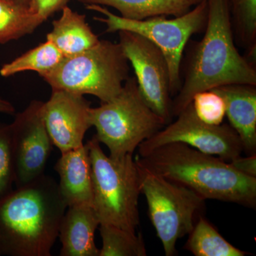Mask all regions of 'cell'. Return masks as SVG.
I'll return each mask as SVG.
<instances>
[{
  "instance_id": "25",
  "label": "cell",
  "mask_w": 256,
  "mask_h": 256,
  "mask_svg": "<svg viewBox=\"0 0 256 256\" xmlns=\"http://www.w3.org/2000/svg\"><path fill=\"white\" fill-rule=\"evenodd\" d=\"M69 0H32V10L44 22L58 10H62Z\"/></svg>"
},
{
  "instance_id": "12",
  "label": "cell",
  "mask_w": 256,
  "mask_h": 256,
  "mask_svg": "<svg viewBox=\"0 0 256 256\" xmlns=\"http://www.w3.org/2000/svg\"><path fill=\"white\" fill-rule=\"evenodd\" d=\"M90 108L84 96L62 90H52L50 98L44 102L45 126L60 152L84 146V136L92 127Z\"/></svg>"
},
{
  "instance_id": "10",
  "label": "cell",
  "mask_w": 256,
  "mask_h": 256,
  "mask_svg": "<svg viewBox=\"0 0 256 256\" xmlns=\"http://www.w3.org/2000/svg\"><path fill=\"white\" fill-rule=\"evenodd\" d=\"M119 44L132 65L143 99L165 124L172 121L169 66L162 50L138 34L119 31Z\"/></svg>"
},
{
  "instance_id": "9",
  "label": "cell",
  "mask_w": 256,
  "mask_h": 256,
  "mask_svg": "<svg viewBox=\"0 0 256 256\" xmlns=\"http://www.w3.org/2000/svg\"><path fill=\"white\" fill-rule=\"evenodd\" d=\"M175 118L174 121L140 144L138 156L173 142L184 143L228 162L242 156V141L230 124L210 126L202 122L195 114L192 102Z\"/></svg>"
},
{
  "instance_id": "6",
  "label": "cell",
  "mask_w": 256,
  "mask_h": 256,
  "mask_svg": "<svg viewBox=\"0 0 256 256\" xmlns=\"http://www.w3.org/2000/svg\"><path fill=\"white\" fill-rule=\"evenodd\" d=\"M90 120L96 139L108 148L112 158L133 154L166 124L146 104L134 77L126 80L114 99L90 108Z\"/></svg>"
},
{
  "instance_id": "28",
  "label": "cell",
  "mask_w": 256,
  "mask_h": 256,
  "mask_svg": "<svg viewBox=\"0 0 256 256\" xmlns=\"http://www.w3.org/2000/svg\"><path fill=\"white\" fill-rule=\"evenodd\" d=\"M6 1L11 2L15 3V4L22 5V6H25V8H30L32 11H34V10H32V0H6Z\"/></svg>"
},
{
  "instance_id": "4",
  "label": "cell",
  "mask_w": 256,
  "mask_h": 256,
  "mask_svg": "<svg viewBox=\"0 0 256 256\" xmlns=\"http://www.w3.org/2000/svg\"><path fill=\"white\" fill-rule=\"evenodd\" d=\"M92 164V208L100 225L136 233L140 224L139 172L133 154L106 156L95 136L87 142Z\"/></svg>"
},
{
  "instance_id": "5",
  "label": "cell",
  "mask_w": 256,
  "mask_h": 256,
  "mask_svg": "<svg viewBox=\"0 0 256 256\" xmlns=\"http://www.w3.org/2000/svg\"><path fill=\"white\" fill-rule=\"evenodd\" d=\"M129 64L119 43L100 40L90 50L64 57L41 77L52 90L94 96L106 102L122 90L130 77Z\"/></svg>"
},
{
  "instance_id": "27",
  "label": "cell",
  "mask_w": 256,
  "mask_h": 256,
  "mask_svg": "<svg viewBox=\"0 0 256 256\" xmlns=\"http://www.w3.org/2000/svg\"><path fill=\"white\" fill-rule=\"evenodd\" d=\"M15 112L14 106L4 99L0 98V114H12Z\"/></svg>"
},
{
  "instance_id": "13",
  "label": "cell",
  "mask_w": 256,
  "mask_h": 256,
  "mask_svg": "<svg viewBox=\"0 0 256 256\" xmlns=\"http://www.w3.org/2000/svg\"><path fill=\"white\" fill-rule=\"evenodd\" d=\"M223 98L226 116L238 134L244 152L256 153V86L232 84L210 89Z\"/></svg>"
},
{
  "instance_id": "15",
  "label": "cell",
  "mask_w": 256,
  "mask_h": 256,
  "mask_svg": "<svg viewBox=\"0 0 256 256\" xmlns=\"http://www.w3.org/2000/svg\"><path fill=\"white\" fill-rule=\"evenodd\" d=\"M100 222L92 206L67 207L60 222L58 236L62 242L60 256H99L95 232Z\"/></svg>"
},
{
  "instance_id": "23",
  "label": "cell",
  "mask_w": 256,
  "mask_h": 256,
  "mask_svg": "<svg viewBox=\"0 0 256 256\" xmlns=\"http://www.w3.org/2000/svg\"><path fill=\"white\" fill-rule=\"evenodd\" d=\"M192 106L197 118L210 126H220L226 116L223 98L212 90L197 92L192 98Z\"/></svg>"
},
{
  "instance_id": "26",
  "label": "cell",
  "mask_w": 256,
  "mask_h": 256,
  "mask_svg": "<svg viewBox=\"0 0 256 256\" xmlns=\"http://www.w3.org/2000/svg\"><path fill=\"white\" fill-rule=\"evenodd\" d=\"M229 162L240 173L252 178H256V154L246 156V158H242L240 156L230 160Z\"/></svg>"
},
{
  "instance_id": "8",
  "label": "cell",
  "mask_w": 256,
  "mask_h": 256,
  "mask_svg": "<svg viewBox=\"0 0 256 256\" xmlns=\"http://www.w3.org/2000/svg\"><path fill=\"white\" fill-rule=\"evenodd\" d=\"M136 162L141 193L146 196L152 224L165 256H174L178 240L192 232L197 214L204 208L206 200L190 188Z\"/></svg>"
},
{
  "instance_id": "2",
  "label": "cell",
  "mask_w": 256,
  "mask_h": 256,
  "mask_svg": "<svg viewBox=\"0 0 256 256\" xmlns=\"http://www.w3.org/2000/svg\"><path fill=\"white\" fill-rule=\"evenodd\" d=\"M58 184L44 174L0 198V256H50L67 210Z\"/></svg>"
},
{
  "instance_id": "20",
  "label": "cell",
  "mask_w": 256,
  "mask_h": 256,
  "mask_svg": "<svg viewBox=\"0 0 256 256\" xmlns=\"http://www.w3.org/2000/svg\"><path fill=\"white\" fill-rule=\"evenodd\" d=\"M43 22L41 18L30 8L0 0V44L30 34Z\"/></svg>"
},
{
  "instance_id": "19",
  "label": "cell",
  "mask_w": 256,
  "mask_h": 256,
  "mask_svg": "<svg viewBox=\"0 0 256 256\" xmlns=\"http://www.w3.org/2000/svg\"><path fill=\"white\" fill-rule=\"evenodd\" d=\"M228 3L236 44L256 64V0H228Z\"/></svg>"
},
{
  "instance_id": "17",
  "label": "cell",
  "mask_w": 256,
  "mask_h": 256,
  "mask_svg": "<svg viewBox=\"0 0 256 256\" xmlns=\"http://www.w3.org/2000/svg\"><path fill=\"white\" fill-rule=\"evenodd\" d=\"M86 4L108 6L122 18L143 20L158 16H180L188 13L202 0H78Z\"/></svg>"
},
{
  "instance_id": "7",
  "label": "cell",
  "mask_w": 256,
  "mask_h": 256,
  "mask_svg": "<svg viewBox=\"0 0 256 256\" xmlns=\"http://www.w3.org/2000/svg\"><path fill=\"white\" fill-rule=\"evenodd\" d=\"M86 9L104 15L102 18L95 16L94 20L105 24L106 32H134L159 47L169 66L172 97L178 94L182 86L181 65L185 47L192 36L206 28L208 18L206 0H202L186 14L170 20L166 18V16L143 20H129L98 4H86Z\"/></svg>"
},
{
  "instance_id": "16",
  "label": "cell",
  "mask_w": 256,
  "mask_h": 256,
  "mask_svg": "<svg viewBox=\"0 0 256 256\" xmlns=\"http://www.w3.org/2000/svg\"><path fill=\"white\" fill-rule=\"evenodd\" d=\"M58 20L53 22V28L46 35L64 57L78 54L90 50L100 42L86 21V16L74 11L67 5L62 10Z\"/></svg>"
},
{
  "instance_id": "22",
  "label": "cell",
  "mask_w": 256,
  "mask_h": 256,
  "mask_svg": "<svg viewBox=\"0 0 256 256\" xmlns=\"http://www.w3.org/2000/svg\"><path fill=\"white\" fill-rule=\"evenodd\" d=\"M102 248L99 256H146V242L140 234L101 224Z\"/></svg>"
},
{
  "instance_id": "1",
  "label": "cell",
  "mask_w": 256,
  "mask_h": 256,
  "mask_svg": "<svg viewBox=\"0 0 256 256\" xmlns=\"http://www.w3.org/2000/svg\"><path fill=\"white\" fill-rule=\"evenodd\" d=\"M204 35L186 55L184 80L172 102L173 118L197 92L232 84L256 86V64L239 53L234 40L228 0H206Z\"/></svg>"
},
{
  "instance_id": "3",
  "label": "cell",
  "mask_w": 256,
  "mask_h": 256,
  "mask_svg": "<svg viewBox=\"0 0 256 256\" xmlns=\"http://www.w3.org/2000/svg\"><path fill=\"white\" fill-rule=\"evenodd\" d=\"M134 158L146 169L190 188L204 200L256 207V178L240 173L218 156L173 142Z\"/></svg>"
},
{
  "instance_id": "18",
  "label": "cell",
  "mask_w": 256,
  "mask_h": 256,
  "mask_svg": "<svg viewBox=\"0 0 256 256\" xmlns=\"http://www.w3.org/2000/svg\"><path fill=\"white\" fill-rule=\"evenodd\" d=\"M185 248L195 256H244L247 252L234 246L222 236L204 217L200 216L192 232Z\"/></svg>"
},
{
  "instance_id": "21",
  "label": "cell",
  "mask_w": 256,
  "mask_h": 256,
  "mask_svg": "<svg viewBox=\"0 0 256 256\" xmlns=\"http://www.w3.org/2000/svg\"><path fill=\"white\" fill-rule=\"evenodd\" d=\"M64 58L58 48L46 40L35 48L5 64L0 68V75L10 77L24 72H35L40 76L54 68Z\"/></svg>"
},
{
  "instance_id": "11",
  "label": "cell",
  "mask_w": 256,
  "mask_h": 256,
  "mask_svg": "<svg viewBox=\"0 0 256 256\" xmlns=\"http://www.w3.org/2000/svg\"><path fill=\"white\" fill-rule=\"evenodd\" d=\"M43 106L42 101H32L10 124L16 188L44 174L54 144L44 120Z\"/></svg>"
},
{
  "instance_id": "14",
  "label": "cell",
  "mask_w": 256,
  "mask_h": 256,
  "mask_svg": "<svg viewBox=\"0 0 256 256\" xmlns=\"http://www.w3.org/2000/svg\"><path fill=\"white\" fill-rule=\"evenodd\" d=\"M60 194L67 206H92V164L87 144L64 152L55 165Z\"/></svg>"
},
{
  "instance_id": "24",
  "label": "cell",
  "mask_w": 256,
  "mask_h": 256,
  "mask_svg": "<svg viewBox=\"0 0 256 256\" xmlns=\"http://www.w3.org/2000/svg\"><path fill=\"white\" fill-rule=\"evenodd\" d=\"M14 166L10 124L0 122V198L13 190Z\"/></svg>"
}]
</instances>
